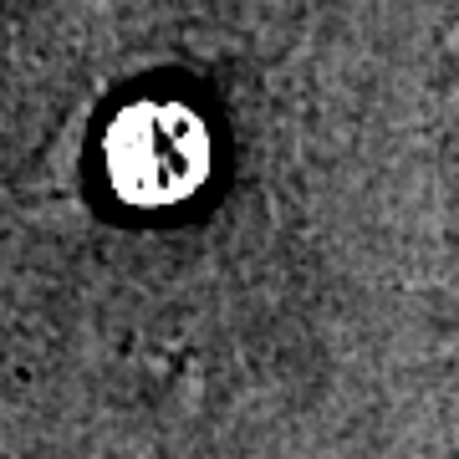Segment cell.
<instances>
[{
    "label": "cell",
    "instance_id": "1",
    "mask_svg": "<svg viewBox=\"0 0 459 459\" xmlns=\"http://www.w3.org/2000/svg\"><path fill=\"white\" fill-rule=\"evenodd\" d=\"M102 0H0V56H26Z\"/></svg>",
    "mask_w": 459,
    "mask_h": 459
}]
</instances>
